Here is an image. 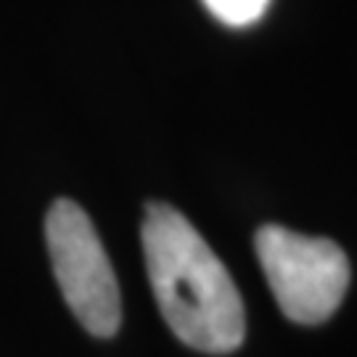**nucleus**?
I'll return each instance as SVG.
<instances>
[{"label": "nucleus", "instance_id": "1", "mask_svg": "<svg viewBox=\"0 0 357 357\" xmlns=\"http://www.w3.org/2000/svg\"><path fill=\"white\" fill-rule=\"evenodd\" d=\"M141 238L151 291L169 331L183 344L212 355L238 349L246 333L241 294L188 217L151 202Z\"/></svg>", "mask_w": 357, "mask_h": 357}, {"label": "nucleus", "instance_id": "2", "mask_svg": "<svg viewBox=\"0 0 357 357\" xmlns=\"http://www.w3.org/2000/svg\"><path fill=\"white\" fill-rule=\"evenodd\" d=\"M45 241L61 296L79 326L93 336H114L122 323V296L101 236L72 199L53 202L45 217Z\"/></svg>", "mask_w": 357, "mask_h": 357}, {"label": "nucleus", "instance_id": "3", "mask_svg": "<svg viewBox=\"0 0 357 357\" xmlns=\"http://www.w3.org/2000/svg\"><path fill=\"white\" fill-rule=\"evenodd\" d=\"M257 257L281 312L294 323H323L342 305L349 262L331 238L265 225L257 233Z\"/></svg>", "mask_w": 357, "mask_h": 357}, {"label": "nucleus", "instance_id": "4", "mask_svg": "<svg viewBox=\"0 0 357 357\" xmlns=\"http://www.w3.org/2000/svg\"><path fill=\"white\" fill-rule=\"evenodd\" d=\"M217 22L228 26H252L268 13L273 0H202Z\"/></svg>", "mask_w": 357, "mask_h": 357}]
</instances>
